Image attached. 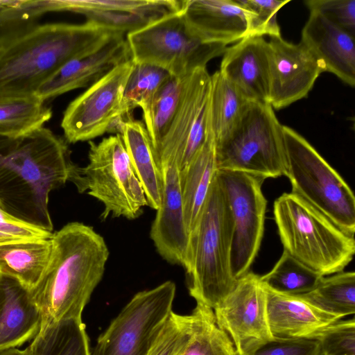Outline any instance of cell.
<instances>
[{
    "label": "cell",
    "mask_w": 355,
    "mask_h": 355,
    "mask_svg": "<svg viewBox=\"0 0 355 355\" xmlns=\"http://www.w3.org/2000/svg\"><path fill=\"white\" fill-rule=\"evenodd\" d=\"M79 168L66 140L45 127L17 137L0 134V207L52 232L49 193L68 181L73 184Z\"/></svg>",
    "instance_id": "6da1fadb"
},
{
    "label": "cell",
    "mask_w": 355,
    "mask_h": 355,
    "mask_svg": "<svg viewBox=\"0 0 355 355\" xmlns=\"http://www.w3.org/2000/svg\"><path fill=\"white\" fill-rule=\"evenodd\" d=\"M51 241L48 266L30 291L41 313L40 328L62 320L82 319L110 254L103 237L80 222L67 223L53 234Z\"/></svg>",
    "instance_id": "7a4b0ae2"
},
{
    "label": "cell",
    "mask_w": 355,
    "mask_h": 355,
    "mask_svg": "<svg viewBox=\"0 0 355 355\" xmlns=\"http://www.w3.org/2000/svg\"><path fill=\"white\" fill-rule=\"evenodd\" d=\"M118 33L87 21L42 24L0 51V96L35 95L63 64L96 51Z\"/></svg>",
    "instance_id": "3957f363"
},
{
    "label": "cell",
    "mask_w": 355,
    "mask_h": 355,
    "mask_svg": "<svg viewBox=\"0 0 355 355\" xmlns=\"http://www.w3.org/2000/svg\"><path fill=\"white\" fill-rule=\"evenodd\" d=\"M232 238V214L216 171L198 221L189 234L183 265L190 295L212 309L237 282L231 269Z\"/></svg>",
    "instance_id": "277c9868"
},
{
    "label": "cell",
    "mask_w": 355,
    "mask_h": 355,
    "mask_svg": "<svg viewBox=\"0 0 355 355\" xmlns=\"http://www.w3.org/2000/svg\"><path fill=\"white\" fill-rule=\"evenodd\" d=\"M274 218L284 251L322 275L343 271L353 259L354 236L299 196H280L274 203Z\"/></svg>",
    "instance_id": "5b68a950"
},
{
    "label": "cell",
    "mask_w": 355,
    "mask_h": 355,
    "mask_svg": "<svg viewBox=\"0 0 355 355\" xmlns=\"http://www.w3.org/2000/svg\"><path fill=\"white\" fill-rule=\"evenodd\" d=\"M283 130L284 175L290 180L292 193L354 236L355 197L351 188L304 137L286 125Z\"/></svg>",
    "instance_id": "8992f818"
},
{
    "label": "cell",
    "mask_w": 355,
    "mask_h": 355,
    "mask_svg": "<svg viewBox=\"0 0 355 355\" xmlns=\"http://www.w3.org/2000/svg\"><path fill=\"white\" fill-rule=\"evenodd\" d=\"M217 170L248 173L262 180L284 175L282 125L268 103L249 102L230 135L215 146Z\"/></svg>",
    "instance_id": "52a82bcc"
},
{
    "label": "cell",
    "mask_w": 355,
    "mask_h": 355,
    "mask_svg": "<svg viewBox=\"0 0 355 355\" xmlns=\"http://www.w3.org/2000/svg\"><path fill=\"white\" fill-rule=\"evenodd\" d=\"M89 162L80 167V178L75 185L78 192H87L103 205L102 220L109 216L139 218L148 202L121 135H110L98 144L89 141Z\"/></svg>",
    "instance_id": "ba28073f"
},
{
    "label": "cell",
    "mask_w": 355,
    "mask_h": 355,
    "mask_svg": "<svg viewBox=\"0 0 355 355\" xmlns=\"http://www.w3.org/2000/svg\"><path fill=\"white\" fill-rule=\"evenodd\" d=\"M125 38L134 62L159 67L178 78L206 68L211 60L222 55L227 48L196 38L180 11L128 33Z\"/></svg>",
    "instance_id": "9c48e42d"
},
{
    "label": "cell",
    "mask_w": 355,
    "mask_h": 355,
    "mask_svg": "<svg viewBox=\"0 0 355 355\" xmlns=\"http://www.w3.org/2000/svg\"><path fill=\"white\" fill-rule=\"evenodd\" d=\"M176 286L166 281L136 293L98 337L90 355H147L171 313Z\"/></svg>",
    "instance_id": "30bf717a"
},
{
    "label": "cell",
    "mask_w": 355,
    "mask_h": 355,
    "mask_svg": "<svg viewBox=\"0 0 355 355\" xmlns=\"http://www.w3.org/2000/svg\"><path fill=\"white\" fill-rule=\"evenodd\" d=\"M133 64L130 60L117 65L69 104L61 121L67 143L89 141L105 132L121 133L126 122L121 103Z\"/></svg>",
    "instance_id": "8fae6325"
},
{
    "label": "cell",
    "mask_w": 355,
    "mask_h": 355,
    "mask_svg": "<svg viewBox=\"0 0 355 355\" xmlns=\"http://www.w3.org/2000/svg\"><path fill=\"white\" fill-rule=\"evenodd\" d=\"M233 220L231 269L238 280L247 274L261 243L267 200L263 180L243 172L217 170Z\"/></svg>",
    "instance_id": "7c38bea8"
},
{
    "label": "cell",
    "mask_w": 355,
    "mask_h": 355,
    "mask_svg": "<svg viewBox=\"0 0 355 355\" xmlns=\"http://www.w3.org/2000/svg\"><path fill=\"white\" fill-rule=\"evenodd\" d=\"M211 75L206 68L186 77L175 114L155 150L157 164L175 163L184 170L206 141Z\"/></svg>",
    "instance_id": "4fadbf2b"
},
{
    "label": "cell",
    "mask_w": 355,
    "mask_h": 355,
    "mask_svg": "<svg viewBox=\"0 0 355 355\" xmlns=\"http://www.w3.org/2000/svg\"><path fill=\"white\" fill-rule=\"evenodd\" d=\"M266 299L260 276L249 271L213 309L218 325L232 340L237 355H253L274 340L268 322Z\"/></svg>",
    "instance_id": "5bb4252c"
},
{
    "label": "cell",
    "mask_w": 355,
    "mask_h": 355,
    "mask_svg": "<svg viewBox=\"0 0 355 355\" xmlns=\"http://www.w3.org/2000/svg\"><path fill=\"white\" fill-rule=\"evenodd\" d=\"M268 44V103L280 110L306 97L324 71L321 62L301 42L293 44L282 36Z\"/></svg>",
    "instance_id": "9a60e30c"
},
{
    "label": "cell",
    "mask_w": 355,
    "mask_h": 355,
    "mask_svg": "<svg viewBox=\"0 0 355 355\" xmlns=\"http://www.w3.org/2000/svg\"><path fill=\"white\" fill-rule=\"evenodd\" d=\"M62 11L81 14L87 21L128 34L180 10L177 0H60Z\"/></svg>",
    "instance_id": "2e32d148"
},
{
    "label": "cell",
    "mask_w": 355,
    "mask_h": 355,
    "mask_svg": "<svg viewBox=\"0 0 355 355\" xmlns=\"http://www.w3.org/2000/svg\"><path fill=\"white\" fill-rule=\"evenodd\" d=\"M131 59L125 34L118 33L96 51L63 64L37 89L43 101L90 86L117 65Z\"/></svg>",
    "instance_id": "e0dca14e"
},
{
    "label": "cell",
    "mask_w": 355,
    "mask_h": 355,
    "mask_svg": "<svg viewBox=\"0 0 355 355\" xmlns=\"http://www.w3.org/2000/svg\"><path fill=\"white\" fill-rule=\"evenodd\" d=\"M162 175V202L150 229V238L159 254L168 263L183 266L189 239L179 181L173 162L159 166Z\"/></svg>",
    "instance_id": "ac0fdd59"
},
{
    "label": "cell",
    "mask_w": 355,
    "mask_h": 355,
    "mask_svg": "<svg viewBox=\"0 0 355 355\" xmlns=\"http://www.w3.org/2000/svg\"><path fill=\"white\" fill-rule=\"evenodd\" d=\"M180 12L190 33L205 43L227 46L248 35L245 13L236 0H184Z\"/></svg>",
    "instance_id": "d6986e66"
},
{
    "label": "cell",
    "mask_w": 355,
    "mask_h": 355,
    "mask_svg": "<svg viewBox=\"0 0 355 355\" xmlns=\"http://www.w3.org/2000/svg\"><path fill=\"white\" fill-rule=\"evenodd\" d=\"M218 70L250 102L268 103V44L247 36L227 47Z\"/></svg>",
    "instance_id": "ffe728a7"
},
{
    "label": "cell",
    "mask_w": 355,
    "mask_h": 355,
    "mask_svg": "<svg viewBox=\"0 0 355 355\" xmlns=\"http://www.w3.org/2000/svg\"><path fill=\"white\" fill-rule=\"evenodd\" d=\"M265 288L268 322L274 340L315 339L325 328L343 318L300 295Z\"/></svg>",
    "instance_id": "44dd1931"
},
{
    "label": "cell",
    "mask_w": 355,
    "mask_h": 355,
    "mask_svg": "<svg viewBox=\"0 0 355 355\" xmlns=\"http://www.w3.org/2000/svg\"><path fill=\"white\" fill-rule=\"evenodd\" d=\"M354 37L321 15L310 12L301 42L323 65L347 85H355Z\"/></svg>",
    "instance_id": "7402d4cb"
},
{
    "label": "cell",
    "mask_w": 355,
    "mask_h": 355,
    "mask_svg": "<svg viewBox=\"0 0 355 355\" xmlns=\"http://www.w3.org/2000/svg\"><path fill=\"white\" fill-rule=\"evenodd\" d=\"M40 309L31 291L17 280L0 277V352L21 346L39 333Z\"/></svg>",
    "instance_id": "603a6c76"
},
{
    "label": "cell",
    "mask_w": 355,
    "mask_h": 355,
    "mask_svg": "<svg viewBox=\"0 0 355 355\" xmlns=\"http://www.w3.org/2000/svg\"><path fill=\"white\" fill-rule=\"evenodd\" d=\"M217 171L215 143L211 131L189 165L179 171L183 209L187 230L194 228Z\"/></svg>",
    "instance_id": "cb8c5ba5"
},
{
    "label": "cell",
    "mask_w": 355,
    "mask_h": 355,
    "mask_svg": "<svg viewBox=\"0 0 355 355\" xmlns=\"http://www.w3.org/2000/svg\"><path fill=\"white\" fill-rule=\"evenodd\" d=\"M121 135L142 185L148 206L157 210L162 202V175L146 126L143 122L132 118L124 123Z\"/></svg>",
    "instance_id": "d4e9b609"
},
{
    "label": "cell",
    "mask_w": 355,
    "mask_h": 355,
    "mask_svg": "<svg viewBox=\"0 0 355 355\" xmlns=\"http://www.w3.org/2000/svg\"><path fill=\"white\" fill-rule=\"evenodd\" d=\"M51 238L20 241L0 245V274L12 277L28 290L39 282L50 261Z\"/></svg>",
    "instance_id": "484cf974"
},
{
    "label": "cell",
    "mask_w": 355,
    "mask_h": 355,
    "mask_svg": "<svg viewBox=\"0 0 355 355\" xmlns=\"http://www.w3.org/2000/svg\"><path fill=\"white\" fill-rule=\"evenodd\" d=\"M249 102L219 71L211 75L208 125L215 146L232 131Z\"/></svg>",
    "instance_id": "4316f807"
},
{
    "label": "cell",
    "mask_w": 355,
    "mask_h": 355,
    "mask_svg": "<svg viewBox=\"0 0 355 355\" xmlns=\"http://www.w3.org/2000/svg\"><path fill=\"white\" fill-rule=\"evenodd\" d=\"M31 355H90L82 319H67L40 328L29 345Z\"/></svg>",
    "instance_id": "83f0119b"
},
{
    "label": "cell",
    "mask_w": 355,
    "mask_h": 355,
    "mask_svg": "<svg viewBox=\"0 0 355 355\" xmlns=\"http://www.w3.org/2000/svg\"><path fill=\"white\" fill-rule=\"evenodd\" d=\"M187 319L190 338L182 355H237L232 340L218 325L211 308L196 302Z\"/></svg>",
    "instance_id": "f1b7e54d"
},
{
    "label": "cell",
    "mask_w": 355,
    "mask_h": 355,
    "mask_svg": "<svg viewBox=\"0 0 355 355\" xmlns=\"http://www.w3.org/2000/svg\"><path fill=\"white\" fill-rule=\"evenodd\" d=\"M52 110L35 95L0 96V134L17 137L44 127Z\"/></svg>",
    "instance_id": "f546056e"
},
{
    "label": "cell",
    "mask_w": 355,
    "mask_h": 355,
    "mask_svg": "<svg viewBox=\"0 0 355 355\" xmlns=\"http://www.w3.org/2000/svg\"><path fill=\"white\" fill-rule=\"evenodd\" d=\"M57 12L55 0L0 1V51L41 25L42 16Z\"/></svg>",
    "instance_id": "4dcf8cb0"
},
{
    "label": "cell",
    "mask_w": 355,
    "mask_h": 355,
    "mask_svg": "<svg viewBox=\"0 0 355 355\" xmlns=\"http://www.w3.org/2000/svg\"><path fill=\"white\" fill-rule=\"evenodd\" d=\"M324 277L283 251L273 268L260 276V280L275 292L300 295L313 290Z\"/></svg>",
    "instance_id": "1f68e13d"
},
{
    "label": "cell",
    "mask_w": 355,
    "mask_h": 355,
    "mask_svg": "<svg viewBox=\"0 0 355 355\" xmlns=\"http://www.w3.org/2000/svg\"><path fill=\"white\" fill-rule=\"evenodd\" d=\"M171 76L159 67L134 62L123 92L122 117L126 121L132 119V113L137 107L146 112L158 89Z\"/></svg>",
    "instance_id": "d6a6232c"
},
{
    "label": "cell",
    "mask_w": 355,
    "mask_h": 355,
    "mask_svg": "<svg viewBox=\"0 0 355 355\" xmlns=\"http://www.w3.org/2000/svg\"><path fill=\"white\" fill-rule=\"evenodd\" d=\"M301 297L318 307L344 318L355 313V273L340 272L323 277L311 291Z\"/></svg>",
    "instance_id": "836d02e7"
},
{
    "label": "cell",
    "mask_w": 355,
    "mask_h": 355,
    "mask_svg": "<svg viewBox=\"0 0 355 355\" xmlns=\"http://www.w3.org/2000/svg\"><path fill=\"white\" fill-rule=\"evenodd\" d=\"M186 77L171 76L158 89L147 111L143 113L144 125L154 150L159 144L175 114Z\"/></svg>",
    "instance_id": "e575fe53"
},
{
    "label": "cell",
    "mask_w": 355,
    "mask_h": 355,
    "mask_svg": "<svg viewBox=\"0 0 355 355\" xmlns=\"http://www.w3.org/2000/svg\"><path fill=\"white\" fill-rule=\"evenodd\" d=\"M248 21V36L281 37L277 12L289 0H236Z\"/></svg>",
    "instance_id": "d590c367"
},
{
    "label": "cell",
    "mask_w": 355,
    "mask_h": 355,
    "mask_svg": "<svg viewBox=\"0 0 355 355\" xmlns=\"http://www.w3.org/2000/svg\"><path fill=\"white\" fill-rule=\"evenodd\" d=\"M189 338L187 315L173 311L147 355H182Z\"/></svg>",
    "instance_id": "8d00e7d4"
},
{
    "label": "cell",
    "mask_w": 355,
    "mask_h": 355,
    "mask_svg": "<svg viewBox=\"0 0 355 355\" xmlns=\"http://www.w3.org/2000/svg\"><path fill=\"white\" fill-rule=\"evenodd\" d=\"M315 339L322 355H355L354 318L338 320L321 331Z\"/></svg>",
    "instance_id": "74e56055"
},
{
    "label": "cell",
    "mask_w": 355,
    "mask_h": 355,
    "mask_svg": "<svg viewBox=\"0 0 355 355\" xmlns=\"http://www.w3.org/2000/svg\"><path fill=\"white\" fill-rule=\"evenodd\" d=\"M306 6L355 36V0H308Z\"/></svg>",
    "instance_id": "f35d334b"
},
{
    "label": "cell",
    "mask_w": 355,
    "mask_h": 355,
    "mask_svg": "<svg viewBox=\"0 0 355 355\" xmlns=\"http://www.w3.org/2000/svg\"><path fill=\"white\" fill-rule=\"evenodd\" d=\"M52 236L51 232L19 220L0 207V245L20 241L47 239Z\"/></svg>",
    "instance_id": "ab89813d"
},
{
    "label": "cell",
    "mask_w": 355,
    "mask_h": 355,
    "mask_svg": "<svg viewBox=\"0 0 355 355\" xmlns=\"http://www.w3.org/2000/svg\"><path fill=\"white\" fill-rule=\"evenodd\" d=\"M253 355H322L316 339L273 340Z\"/></svg>",
    "instance_id": "60d3db41"
},
{
    "label": "cell",
    "mask_w": 355,
    "mask_h": 355,
    "mask_svg": "<svg viewBox=\"0 0 355 355\" xmlns=\"http://www.w3.org/2000/svg\"><path fill=\"white\" fill-rule=\"evenodd\" d=\"M0 355H31L29 347L24 350H19L15 348L6 349L0 352Z\"/></svg>",
    "instance_id": "b9f144b4"
},
{
    "label": "cell",
    "mask_w": 355,
    "mask_h": 355,
    "mask_svg": "<svg viewBox=\"0 0 355 355\" xmlns=\"http://www.w3.org/2000/svg\"><path fill=\"white\" fill-rule=\"evenodd\" d=\"M1 275L0 274V277H1Z\"/></svg>",
    "instance_id": "7bdbcfd3"
}]
</instances>
